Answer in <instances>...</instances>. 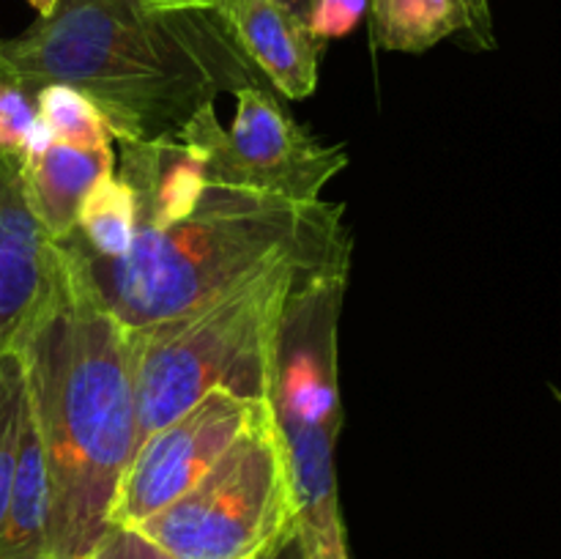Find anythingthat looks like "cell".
<instances>
[{"label":"cell","instance_id":"27","mask_svg":"<svg viewBox=\"0 0 561 559\" xmlns=\"http://www.w3.org/2000/svg\"><path fill=\"white\" fill-rule=\"evenodd\" d=\"M3 82H14V77H11V71H9V66H5V60L0 58V85H3Z\"/></svg>","mask_w":561,"mask_h":559},{"label":"cell","instance_id":"10","mask_svg":"<svg viewBox=\"0 0 561 559\" xmlns=\"http://www.w3.org/2000/svg\"><path fill=\"white\" fill-rule=\"evenodd\" d=\"M219 14L274 91L294 102L316 91L327 42L316 36L310 22L279 0H228Z\"/></svg>","mask_w":561,"mask_h":559},{"label":"cell","instance_id":"16","mask_svg":"<svg viewBox=\"0 0 561 559\" xmlns=\"http://www.w3.org/2000/svg\"><path fill=\"white\" fill-rule=\"evenodd\" d=\"M33 99H36L38 121L53 140L77 148L115 146V135L102 110L75 88L44 85L33 93Z\"/></svg>","mask_w":561,"mask_h":559},{"label":"cell","instance_id":"23","mask_svg":"<svg viewBox=\"0 0 561 559\" xmlns=\"http://www.w3.org/2000/svg\"><path fill=\"white\" fill-rule=\"evenodd\" d=\"M257 559H307L305 557V543H301L299 526H294L290 532H285L277 543H274L268 551H263Z\"/></svg>","mask_w":561,"mask_h":559},{"label":"cell","instance_id":"19","mask_svg":"<svg viewBox=\"0 0 561 559\" xmlns=\"http://www.w3.org/2000/svg\"><path fill=\"white\" fill-rule=\"evenodd\" d=\"M91 559H181L164 551L153 540H148L140 529L131 526H110L99 546L93 548Z\"/></svg>","mask_w":561,"mask_h":559},{"label":"cell","instance_id":"4","mask_svg":"<svg viewBox=\"0 0 561 559\" xmlns=\"http://www.w3.org/2000/svg\"><path fill=\"white\" fill-rule=\"evenodd\" d=\"M329 269L351 266L283 258L181 316L126 327L135 367L137 444L214 389L266 400L268 362L285 305L307 277Z\"/></svg>","mask_w":561,"mask_h":559},{"label":"cell","instance_id":"24","mask_svg":"<svg viewBox=\"0 0 561 559\" xmlns=\"http://www.w3.org/2000/svg\"><path fill=\"white\" fill-rule=\"evenodd\" d=\"M148 3L159 5V9H208L222 11L228 0H148Z\"/></svg>","mask_w":561,"mask_h":559},{"label":"cell","instance_id":"11","mask_svg":"<svg viewBox=\"0 0 561 559\" xmlns=\"http://www.w3.org/2000/svg\"><path fill=\"white\" fill-rule=\"evenodd\" d=\"M121 146V170L137 206V228H164L186 217L208 186L203 162L186 142L115 140Z\"/></svg>","mask_w":561,"mask_h":559},{"label":"cell","instance_id":"21","mask_svg":"<svg viewBox=\"0 0 561 559\" xmlns=\"http://www.w3.org/2000/svg\"><path fill=\"white\" fill-rule=\"evenodd\" d=\"M301 543H305L307 559H351L348 546H345V526L332 532H307L299 529Z\"/></svg>","mask_w":561,"mask_h":559},{"label":"cell","instance_id":"17","mask_svg":"<svg viewBox=\"0 0 561 559\" xmlns=\"http://www.w3.org/2000/svg\"><path fill=\"white\" fill-rule=\"evenodd\" d=\"M25 406V367H22L20 351L11 345V349L0 351V524H3L5 507H9L11 486H14Z\"/></svg>","mask_w":561,"mask_h":559},{"label":"cell","instance_id":"8","mask_svg":"<svg viewBox=\"0 0 561 559\" xmlns=\"http://www.w3.org/2000/svg\"><path fill=\"white\" fill-rule=\"evenodd\" d=\"M263 409L266 400L214 389L142 438L121 475L110 526H140L184 497Z\"/></svg>","mask_w":561,"mask_h":559},{"label":"cell","instance_id":"15","mask_svg":"<svg viewBox=\"0 0 561 559\" xmlns=\"http://www.w3.org/2000/svg\"><path fill=\"white\" fill-rule=\"evenodd\" d=\"M75 236L88 255L99 261H118L131 250L137 236L135 195L115 170L88 190Z\"/></svg>","mask_w":561,"mask_h":559},{"label":"cell","instance_id":"18","mask_svg":"<svg viewBox=\"0 0 561 559\" xmlns=\"http://www.w3.org/2000/svg\"><path fill=\"white\" fill-rule=\"evenodd\" d=\"M53 140L38 121L36 99L16 82L0 85V153L27 157Z\"/></svg>","mask_w":561,"mask_h":559},{"label":"cell","instance_id":"5","mask_svg":"<svg viewBox=\"0 0 561 559\" xmlns=\"http://www.w3.org/2000/svg\"><path fill=\"white\" fill-rule=\"evenodd\" d=\"M345 290L348 269L307 277L285 305L268 362L266 403L288 458L296 526L307 532L345 526L334 471L343 427L337 343Z\"/></svg>","mask_w":561,"mask_h":559},{"label":"cell","instance_id":"26","mask_svg":"<svg viewBox=\"0 0 561 559\" xmlns=\"http://www.w3.org/2000/svg\"><path fill=\"white\" fill-rule=\"evenodd\" d=\"M27 3L38 11V16H47L49 11L55 9V3H58V0H27Z\"/></svg>","mask_w":561,"mask_h":559},{"label":"cell","instance_id":"9","mask_svg":"<svg viewBox=\"0 0 561 559\" xmlns=\"http://www.w3.org/2000/svg\"><path fill=\"white\" fill-rule=\"evenodd\" d=\"M58 241L33 217L22 157L0 153V351L16 343L53 288Z\"/></svg>","mask_w":561,"mask_h":559},{"label":"cell","instance_id":"1","mask_svg":"<svg viewBox=\"0 0 561 559\" xmlns=\"http://www.w3.org/2000/svg\"><path fill=\"white\" fill-rule=\"evenodd\" d=\"M27 406L47 466L53 559H91L137 444L129 329L99 294L75 236L53 288L16 338Z\"/></svg>","mask_w":561,"mask_h":559},{"label":"cell","instance_id":"13","mask_svg":"<svg viewBox=\"0 0 561 559\" xmlns=\"http://www.w3.org/2000/svg\"><path fill=\"white\" fill-rule=\"evenodd\" d=\"M0 559H53L47 466H44L31 406H25L14 486L0 524Z\"/></svg>","mask_w":561,"mask_h":559},{"label":"cell","instance_id":"25","mask_svg":"<svg viewBox=\"0 0 561 559\" xmlns=\"http://www.w3.org/2000/svg\"><path fill=\"white\" fill-rule=\"evenodd\" d=\"M279 3L288 5V9L294 11V14H299L301 20L310 22V16H312V11H316L318 0H279Z\"/></svg>","mask_w":561,"mask_h":559},{"label":"cell","instance_id":"20","mask_svg":"<svg viewBox=\"0 0 561 559\" xmlns=\"http://www.w3.org/2000/svg\"><path fill=\"white\" fill-rule=\"evenodd\" d=\"M367 11V0H318L310 16V27L323 42L343 38L354 31Z\"/></svg>","mask_w":561,"mask_h":559},{"label":"cell","instance_id":"3","mask_svg":"<svg viewBox=\"0 0 561 559\" xmlns=\"http://www.w3.org/2000/svg\"><path fill=\"white\" fill-rule=\"evenodd\" d=\"M351 247L343 203H294L208 184L186 217L137 228L135 244L118 261L80 250L113 316L124 327H142L181 316L283 258L351 266Z\"/></svg>","mask_w":561,"mask_h":559},{"label":"cell","instance_id":"2","mask_svg":"<svg viewBox=\"0 0 561 559\" xmlns=\"http://www.w3.org/2000/svg\"><path fill=\"white\" fill-rule=\"evenodd\" d=\"M0 58L31 96L69 85L91 99L115 140H175L222 93L268 85L219 11L148 0H58Z\"/></svg>","mask_w":561,"mask_h":559},{"label":"cell","instance_id":"7","mask_svg":"<svg viewBox=\"0 0 561 559\" xmlns=\"http://www.w3.org/2000/svg\"><path fill=\"white\" fill-rule=\"evenodd\" d=\"M233 96L230 126L219 124L214 104H206L175 137L201 157L208 184L294 203L321 201L329 181L348 168L345 146L318 140L279 104L274 88L247 85Z\"/></svg>","mask_w":561,"mask_h":559},{"label":"cell","instance_id":"12","mask_svg":"<svg viewBox=\"0 0 561 559\" xmlns=\"http://www.w3.org/2000/svg\"><path fill=\"white\" fill-rule=\"evenodd\" d=\"M113 170L115 146L77 148L49 140L44 148L22 157V184L44 233L58 244L71 239L88 190Z\"/></svg>","mask_w":561,"mask_h":559},{"label":"cell","instance_id":"22","mask_svg":"<svg viewBox=\"0 0 561 559\" xmlns=\"http://www.w3.org/2000/svg\"><path fill=\"white\" fill-rule=\"evenodd\" d=\"M466 11H469V36L474 38L477 47L493 49L496 47V36H493V16H491V0H463Z\"/></svg>","mask_w":561,"mask_h":559},{"label":"cell","instance_id":"14","mask_svg":"<svg viewBox=\"0 0 561 559\" xmlns=\"http://www.w3.org/2000/svg\"><path fill=\"white\" fill-rule=\"evenodd\" d=\"M373 38L389 53H425L455 33H469L463 0H367Z\"/></svg>","mask_w":561,"mask_h":559},{"label":"cell","instance_id":"6","mask_svg":"<svg viewBox=\"0 0 561 559\" xmlns=\"http://www.w3.org/2000/svg\"><path fill=\"white\" fill-rule=\"evenodd\" d=\"M294 526V482L266 403L184 497L131 529L181 559H257Z\"/></svg>","mask_w":561,"mask_h":559}]
</instances>
